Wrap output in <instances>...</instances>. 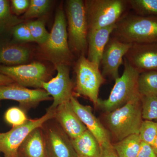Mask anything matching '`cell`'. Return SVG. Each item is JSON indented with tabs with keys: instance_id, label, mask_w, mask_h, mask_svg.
I'll use <instances>...</instances> for the list:
<instances>
[{
	"instance_id": "cell-1",
	"label": "cell",
	"mask_w": 157,
	"mask_h": 157,
	"mask_svg": "<svg viewBox=\"0 0 157 157\" xmlns=\"http://www.w3.org/2000/svg\"><path fill=\"white\" fill-rule=\"evenodd\" d=\"M111 36L130 44L157 42V17L126 13L116 23Z\"/></svg>"
},
{
	"instance_id": "cell-2",
	"label": "cell",
	"mask_w": 157,
	"mask_h": 157,
	"mask_svg": "<svg viewBox=\"0 0 157 157\" xmlns=\"http://www.w3.org/2000/svg\"><path fill=\"white\" fill-rule=\"evenodd\" d=\"M39 52L43 59L54 66L64 64L70 66L74 59L68 42L67 22L63 9L57 10L53 26L46 42L39 45Z\"/></svg>"
},
{
	"instance_id": "cell-3",
	"label": "cell",
	"mask_w": 157,
	"mask_h": 157,
	"mask_svg": "<svg viewBox=\"0 0 157 157\" xmlns=\"http://www.w3.org/2000/svg\"><path fill=\"white\" fill-rule=\"evenodd\" d=\"M105 121L108 132L116 142L133 134H139L143 121L141 97L107 113Z\"/></svg>"
},
{
	"instance_id": "cell-4",
	"label": "cell",
	"mask_w": 157,
	"mask_h": 157,
	"mask_svg": "<svg viewBox=\"0 0 157 157\" xmlns=\"http://www.w3.org/2000/svg\"><path fill=\"white\" fill-rule=\"evenodd\" d=\"M124 65L123 73L115 80V84L109 98L105 100H98L97 107L107 113L141 97L137 86L140 73L131 67L124 58Z\"/></svg>"
},
{
	"instance_id": "cell-5",
	"label": "cell",
	"mask_w": 157,
	"mask_h": 157,
	"mask_svg": "<svg viewBox=\"0 0 157 157\" xmlns=\"http://www.w3.org/2000/svg\"><path fill=\"white\" fill-rule=\"evenodd\" d=\"M68 42L70 50L78 57L87 52L88 26L84 1H66Z\"/></svg>"
},
{
	"instance_id": "cell-6",
	"label": "cell",
	"mask_w": 157,
	"mask_h": 157,
	"mask_svg": "<svg viewBox=\"0 0 157 157\" xmlns=\"http://www.w3.org/2000/svg\"><path fill=\"white\" fill-rule=\"evenodd\" d=\"M88 32L116 24L127 13L128 0L84 1Z\"/></svg>"
},
{
	"instance_id": "cell-7",
	"label": "cell",
	"mask_w": 157,
	"mask_h": 157,
	"mask_svg": "<svg viewBox=\"0 0 157 157\" xmlns=\"http://www.w3.org/2000/svg\"><path fill=\"white\" fill-rule=\"evenodd\" d=\"M99 67L84 55L78 57L75 66L76 94L88 98L96 107L99 99V90L105 81Z\"/></svg>"
},
{
	"instance_id": "cell-8",
	"label": "cell",
	"mask_w": 157,
	"mask_h": 157,
	"mask_svg": "<svg viewBox=\"0 0 157 157\" xmlns=\"http://www.w3.org/2000/svg\"><path fill=\"white\" fill-rule=\"evenodd\" d=\"M55 110L48 108L46 113L42 117L30 119L25 123L13 127L9 132L0 133V151L5 157H18V151L30 133L37 128L43 127L44 124L54 117Z\"/></svg>"
},
{
	"instance_id": "cell-9",
	"label": "cell",
	"mask_w": 157,
	"mask_h": 157,
	"mask_svg": "<svg viewBox=\"0 0 157 157\" xmlns=\"http://www.w3.org/2000/svg\"><path fill=\"white\" fill-rule=\"evenodd\" d=\"M0 73L25 87L42 88L50 77L46 67L40 62L16 66L0 65Z\"/></svg>"
},
{
	"instance_id": "cell-10",
	"label": "cell",
	"mask_w": 157,
	"mask_h": 157,
	"mask_svg": "<svg viewBox=\"0 0 157 157\" xmlns=\"http://www.w3.org/2000/svg\"><path fill=\"white\" fill-rule=\"evenodd\" d=\"M70 66H55L57 71L55 77L42 83V89L52 97L53 104L49 109L55 110L59 105L69 102L73 96V85L70 76Z\"/></svg>"
},
{
	"instance_id": "cell-11",
	"label": "cell",
	"mask_w": 157,
	"mask_h": 157,
	"mask_svg": "<svg viewBox=\"0 0 157 157\" xmlns=\"http://www.w3.org/2000/svg\"><path fill=\"white\" fill-rule=\"evenodd\" d=\"M51 99L52 97L43 89H30L16 82L0 86V101H17L21 107L26 109L35 107L42 101Z\"/></svg>"
},
{
	"instance_id": "cell-12",
	"label": "cell",
	"mask_w": 157,
	"mask_h": 157,
	"mask_svg": "<svg viewBox=\"0 0 157 157\" xmlns=\"http://www.w3.org/2000/svg\"><path fill=\"white\" fill-rule=\"evenodd\" d=\"M124 58L139 73L157 71V42L132 44Z\"/></svg>"
},
{
	"instance_id": "cell-13",
	"label": "cell",
	"mask_w": 157,
	"mask_h": 157,
	"mask_svg": "<svg viewBox=\"0 0 157 157\" xmlns=\"http://www.w3.org/2000/svg\"><path fill=\"white\" fill-rule=\"evenodd\" d=\"M132 44L110 37L104 48L101 62L102 74L104 77L108 76L115 80L120 77L119 69Z\"/></svg>"
},
{
	"instance_id": "cell-14",
	"label": "cell",
	"mask_w": 157,
	"mask_h": 157,
	"mask_svg": "<svg viewBox=\"0 0 157 157\" xmlns=\"http://www.w3.org/2000/svg\"><path fill=\"white\" fill-rule=\"evenodd\" d=\"M43 133L45 157H78L71 140L59 125L50 126Z\"/></svg>"
},
{
	"instance_id": "cell-15",
	"label": "cell",
	"mask_w": 157,
	"mask_h": 157,
	"mask_svg": "<svg viewBox=\"0 0 157 157\" xmlns=\"http://www.w3.org/2000/svg\"><path fill=\"white\" fill-rule=\"evenodd\" d=\"M70 102L73 110L87 130L95 137L101 147L112 143L108 130L94 115L90 106L80 104L74 96H72Z\"/></svg>"
},
{
	"instance_id": "cell-16",
	"label": "cell",
	"mask_w": 157,
	"mask_h": 157,
	"mask_svg": "<svg viewBox=\"0 0 157 157\" xmlns=\"http://www.w3.org/2000/svg\"><path fill=\"white\" fill-rule=\"evenodd\" d=\"M54 118L70 140L75 139L87 130L71 107L70 101L55 109Z\"/></svg>"
},
{
	"instance_id": "cell-17",
	"label": "cell",
	"mask_w": 157,
	"mask_h": 157,
	"mask_svg": "<svg viewBox=\"0 0 157 157\" xmlns=\"http://www.w3.org/2000/svg\"><path fill=\"white\" fill-rule=\"evenodd\" d=\"M116 28V24L95 30L87 33V58L90 61L101 65L102 55L111 34Z\"/></svg>"
},
{
	"instance_id": "cell-18",
	"label": "cell",
	"mask_w": 157,
	"mask_h": 157,
	"mask_svg": "<svg viewBox=\"0 0 157 157\" xmlns=\"http://www.w3.org/2000/svg\"><path fill=\"white\" fill-rule=\"evenodd\" d=\"M31 51L20 44L9 43L0 46V64L16 66L25 64L30 58Z\"/></svg>"
},
{
	"instance_id": "cell-19",
	"label": "cell",
	"mask_w": 157,
	"mask_h": 157,
	"mask_svg": "<svg viewBox=\"0 0 157 157\" xmlns=\"http://www.w3.org/2000/svg\"><path fill=\"white\" fill-rule=\"evenodd\" d=\"M42 127L29 134L18 151V157H45V142Z\"/></svg>"
},
{
	"instance_id": "cell-20",
	"label": "cell",
	"mask_w": 157,
	"mask_h": 157,
	"mask_svg": "<svg viewBox=\"0 0 157 157\" xmlns=\"http://www.w3.org/2000/svg\"><path fill=\"white\" fill-rule=\"evenodd\" d=\"M71 141L78 157H100L101 146L88 130Z\"/></svg>"
},
{
	"instance_id": "cell-21",
	"label": "cell",
	"mask_w": 157,
	"mask_h": 157,
	"mask_svg": "<svg viewBox=\"0 0 157 157\" xmlns=\"http://www.w3.org/2000/svg\"><path fill=\"white\" fill-rule=\"evenodd\" d=\"M141 143L139 134H133L112 145L119 157H137Z\"/></svg>"
},
{
	"instance_id": "cell-22",
	"label": "cell",
	"mask_w": 157,
	"mask_h": 157,
	"mask_svg": "<svg viewBox=\"0 0 157 157\" xmlns=\"http://www.w3.org/2000/svg\"><path fill=\"white\" fill-rule=\"evenodd\" d=\"M23 21L22 18H18L12 13L10 1L0 0V35L12 29Z\"/></svg>"
},
{
	"instance_id": "cell-23",
	"label": "cell",
	"mask_w": 157,
	"mask_h": 157,
	"mask_svg": "<svg viewBox=\"0 0 157 157\" xmlns=\"http://www.w3.org/2000/svg\"><path fill=\"white\" fill-rule=\"evenodd\" d=\"M137 86L138 92L141 97L157 96V71H148L140 73Z\"/></svg>"
},
{
	"instance_id": "cell-24",
	"label": "cell",
	"mask_w": 157,
	"mask_h": 157,
	"mask_svg": "<svg viewBox=\"0 0 157 157\" xmlns=\"http://www.w3.org/2000/svg\"><path fill=\"white\" fill-rule=\"evenodd\" d=\"M128 3L135 14L157 17V0H128Z\"/></svg>"
},
{
	"instance_id": "cell-25",
	"label": "cell",
	"mask_w": 157,
	"mask_h": 157,
	"mask_svg": "<svg viewBox=\"0 0 157 157\" xmlns=\"http://www.w3.org/2000/svg\"><path fill=\"white\" fill-rule=\"evenodd\" d=\"M141 113L143 120H157V96L141 97Z\"/></svg>"
},
{
	"instance_id": "cell-26",
	"label": "cell",
	"mask_w": 157,
	"mask_h": 157,
	"mask_svg": "<svg viewBox=\"0 0 157 157\" xmlns=\"http://www.w3.org/2000/svg\"><path fill=\"white\" fill-rule=\"evenodd\" d=\"M51 2L48 0H31L29 6L22 19L28 20L41 17L48 11Z\"/></svg>"
},
{
	"instance_id": "cell-27",
	"label": "cell",
	"mask_w": 157,
	"mask_h": 157,
	"mask_svg": "<svg viewBox=\"0 0 157 157\" xmlns=\"http://www.w3.org/2000/svg\"><path fill=\"white\" fill-rule=\"evenodd\" d=\"M26 23L34 42L39 45L43 44L48 39L49 33L41 20L32 21Z\"/></svg>"
},
{
	"instance_id": "cell-28",
	"label": "cell",
	"mask_w": 157,
	"mask_h": 157,
	"mask_svg": "<svg viewBox=\"0 0 157 157\" xmlns=\"http://www.w3.org/2000/svg\"><path fill=\"white\" fill-rule=\"evenodd\" d=\"M157 135V121L143 120L139 135L142 142L152 147Z\"/></svg>"
},
{
	"instance_id": "cell-29",
	"label": "cell",
	"mask_w": 157,
	"mask_h": 157,
	"mask_svg": "<svg viewBox=\"0 0 157 157\" xmlns=\"http://www.w3.org/2000/svg\"><path fill=\"white\" fill-rule=\"evenodd\" d=\"M5 119L6 121L13 127L21 125L29 120L24 111L15 107L7 109L5 113Z\"/></svg>"
},
{
	"instance_id": "cell-30",
	"label": "cell",
	"mask_w": 157,
	"mask_h": 157,
	"mask_svg": "<svg viewBox=\"0 0 157 157\" xmlns=\"http://www.w3.org/2000/svg\"><path fill=\"white\" fill-rule=\"evenodd\" d=\"M13 36L16 41L21 42H34L26 23H21L12 29Z\"/></svg>"
},
{
	"instance_id": "cell-31",
	"label": "cell",
	"mask_w": 157,
	"mask_h": 157,
	"mask_svg": "<svg viewBox=\"0 0 157 157\" xmlns=\"http://www.w3.org/2000/svg\"><path fill=\"white\" fill-rule=\"evenodd\" d=\"M30 3L29 0H11L10 1L11 12L16 16L23 14L28 9Z\"/></svg>"
},
{
	"instance_id": "cell-32",
	"label": "cell",
	"mask_w": 157,
	"mask_h": 157,
	"mask_svg": "<svg viewBox=\"0 0 157 157\" xmlns=\"http://www.w3.org/2000/svg\"><path fill=\"white\" fill-rule=\"evenodd\" d=\"M137 157H157V155L152 147L141 141Z\"/></svg>"
},
{
	"instance_id": "cell-33",
	"label": "cell",
	"mask_w": 157,
	"mask_h": 157,
	"mask_svg": "<svg viewBox=\"0 0 157 157\" xmlns=\"http://www.w3.org/2000/svg\"><path fill=\"white\" fill-rule=\"evenodd\" d=\"M101 154L100 157H119L110 143L101 146Z\"/></svg>"
},
{
	"instance_id": "cell-34",
	"label": "cell",
	"mask_w": 157,
	"mask_h": 157,
	"mask_svg": "<svg viewBox=\"0 0 157 157\" xmlns=\"http://www.w3.org/2000/svg\"><path fill=\"white\" fill-rule=\"evenodd\" d=\"M14 82H15L8 76L0 73V86L6 85Z\"/></svg>"
},
{
	"instance_id": "cell-35",
	"label": "cell",
	"mask_w": 157,
	"mask_h": 157,
	"mask_svg": "<svg viewBox=\"0 0 157 157\" xmlns=\"http://www.w3.org/2000/svg\"><path fill=\"white\" fill-rule=\"evenodd\" d=\"M152 147L153 148L154 150L155 153L157 155V135L155 139L154 143L153 144Z\"/></svg>"
}]
</instances>
